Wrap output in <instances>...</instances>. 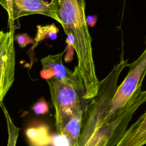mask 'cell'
Segmentation results:
<instances>
[{
	"label": "cell",
	"mask_w": 146,
	"mask_h": 146,
	"mask_svg": "<svg viewBox=\"0 0 146 146\" xmlns=\"http://www.w3.org/2000/svg\"><path fill=\"white\" fill-rule=\"evenodd\" d=\"M14 38L21 48L25 47L29 44L34 43V40L26 33L14 35Z\"/></svg>",
	"instance_id": "obj_15"
},
{
	"label": "cell",
	"mask_w": 146,
	"mask_h": 146,
	"mask_svg": "<svg viewBox=\"0 0 146 146\" xmlns=\"http://www.w3.org/2000/svg\"><path fill=\"white\" fill-rule=\"evenodd\" d=\"M26 136L30 146H50L52 143V135L48 127L40 124L29 127L25 131Z\"/></svg>",
	"instance_id": "obj_9"
},
{
	"label": "cell",
	"mask_w": 146,
	"mask_h": 146,
	"mask_svg": "<svg viewBox=\"0 0 146 146\" xmlns=\"http://www.w3.org/2000/svg\"><path fill=\"white\" fill-rule=\"evenodd\" d=\"M14 31L0 33V102H2L14 80L15 52Z\"/></svg>",
	"instance_id": "obj_5"
},
{
	"label": "cell",
	"mask_w": 146,
	"mask_h": 146,
	"mask_svg": "<svg viewBox=\"0 0 146 146\" xmlns=\"http://www.w3.org/2000/svg\"><path fill=\"white\" fill-rule=\"evenodd\" d=\"M85 106L79 110L68 120L61 134L64 135L72 146H78L82 127V120Z\"/></svg>",
	"instance_id": "obj_10"
},
{
	"label": "cell",
	"mask_w": 146,
	"mask_h": 146,
	"mask_svg": "<svg viewBox=\"0 0 146 146\" xmlns=\"http://www.w3.org/2000/svg\"><path fill=\"white\" fill-rule=\"evenodd\" d=\"M40 14L60 22L50 3L44 0H12V18L15 20L24 16Z\"/></svg>",
	"instance_id": "obj_6"
},
{
	"label": "cell",
	"mask_w": 146,
	"mask_h": 146,
	"mask_svg": "<svg viewBox=\"0 0 146 146\" xmlns=\"http://www.w3.org/2000/svg\"><path fill=\"white\" fill-rule=\"evenodd\" d=\"M128 60L121 59L108 75L99 83L97 95L87 103L83 112L78 146H84L102 127L111 103L118 87L117 80Z\"/></svg>",
	"instance_id": "obj_2"
},
{
	"label": "cell",
	"mask_w": 146,
	"mask_h": 146,
	"mask_svg": "<svg viewBox=\"0 0 146 146\" xmlns=\"http://www.w3.org/2000/svg\"><path fill=\"white\" fill-rule=\"evenodd\" d=\"M0 105L4 113L7 124L8 132L7 146H16L17 141L19 135V128L17 127L13 123L7 110L6 109L5 104L3 103V102H0Z\"/></svg>",
	"instance_id": "obj_12"
},
{
	"label": "cell",
	"mask_w": 146,
	"mask_h": 146,
	"mask_svg": "<svg viewBox=\"0 0 146 146\" xmlns=\"http://www.w3.org/2000/svg\"><path fill=\"white\" fill-rule=\"evenodd\" d=\"M33 110L35 114L43 115L48 112V104L43 98L38 99L33 106Z\"/></svg>",
	"instance_id": "obj_13"
},
{
	"label": "cell",
	"mask_w": 146,
	"mask_h": 146,
	"mask_svg": "<svg viewBox=\"0 0 146 146\" xmlns=\"http://www.w3.org/2000/svg\"><path fill=\"white\" fill-rule=\"evenodd\" d=\"M146 144V111L128 128L115 146H143Z\"/></svg>",
	"instance_id": "obj_8"
},
{
	"label": "cell",
	"mask_w": 146,
	"mask_h": 146,
	"mask_svg": "<svg viewBox=\"0 0 146 146\" xmlns=\"http://www.w3.org/2000/svg\"><path fill=\"white\" fill-rule=\"evenodd\" d=\"M50 89L51 99L55 110V126L61 133L68 120L79 110L85 106L83 103L85 87L78 68L71 78L58 79L52 78L46 80Z\"/></svg>",
	"instance_id": "obj_3"
},
{
	"label": "cell",
	"mask_w": 146,
	"mask_h": 146,
	"mask_svg": "<svg viewBox=\"0 0 146 146\" xmlns=\"http://www.w3.org/2000/svg\"><path fill=\"white\" fill-rule=\"evenodd\" d=\"M65 34L66 42L72 45L78 57V68L85 87L84 99L90 100L98 91L99 83L94 62L92 38L85 13L84 0H51Z\"/></svg>",
	"instance_id": "obj_1"
},
{
	"label": "cell",
	"mask_w": 146,
	"mask_h": 146,
	"mask_svg": "<svg viewBox=\"0 0 146 146\" xmlns=\"http://www.w3.org/2000/svg\"><path fill=\"white\" fill-rule=\"evenodd\" d=\"M86 21L88 26H94L96 22V17L91 15L86 16Z\"/></svg>",
	"instance_id": "obj_18"
},
{
	"label": "cell",
	"mask_w": 146,
	"mask_h": 146,
	"mask_svg": "<svg viewBox=\"0 0 146 146\" xmlns=\"http://www.w3.org/2000/svg\"><path fill=\"white\" fill-rule=\"evenodd\" d=\"M37 32L34 38V43L33 49L34 48L39 42L46 39H50L54 40L56 38L57 34L59 32V29L54 24L47 25L45 26L37 25Z\"/></svg>",
	"instance_id": "obj_11"
},
{
	"label": "cell",
	"mask_w": 146,
	"mask_h": 146,
	"mask_svg": "<svg viewBox=\"0 0 146 146\" xmlns=\"http://www.w3.org/2000/svg\"><path fill=\"white\" fill-rule=\"evenodd\" d=\"M104 137L105 134L102 131H98L84 146H98Z\"/></svg>",
	"instance_id": "obj_17"
},
{
	"label": "cell",
	"mask_w": 146,
	"mask_h": 146,
	"mask_svg": "<svg viewBox=\"0 0 146 146\" xmlns=\"http://www.w3.org/2000/svg\"><path fill=\"white\" fill-rule=\"evenodd\" d=\"M51 145L52 146H72L64 135L58 132L52 135Z\"/></svg>",
	"instance_id": "obj_14"
},
{
	"label": "cell",
	"mask_w": 146,
	"mask_h": 146,
	"mask_svg": "<svg viewBox=\"0 0 146 146\" xmlns=\"http://www.w3.org/2000/svg\"><path fill=\"white\" fill-rule=\"evenodd\" d=\"M1 4L7 11L9 16V23H10V30H14V21L12 18V0H0Z\"/></svg>",
	"instance_id": "obj_16"
},
{
	"label": "cell",
	"mask_w": 146,
	"mask_h": 146,
	"mask_svg": "<svg viewBox=\"0 0 146 146\" xmlns=\"http://www.w3.org/2000/svg\"><path fill=\"white\" fill-rule=\"evenodd\" d=\"M128 66L129 72L116 90L103 126L114 113L125 107L137 88L141 86L146 74V50L136 60L128 64Z\"/></svg>",
	"instance_id": "obj_4"
},
{
	"label": "cell",
	"mask_w": 146,
	"mask_h": 146,
	"mask_svg": "<svg viewBox=\"0 0 146 146\" xmlns=\"http://www.w3.org/2000/svg\"><path fill=\"white\" fill-rule=\"evenodd\" d=\"M65 50L55 55H49L41 59L42 68L40 76L46 80L55 78L65 79L72 77L76 72V67L73 71L67 68L63 63L62 58Z\"/></svg>",
	"instance_id": "obj_7"
}]
</instances>
